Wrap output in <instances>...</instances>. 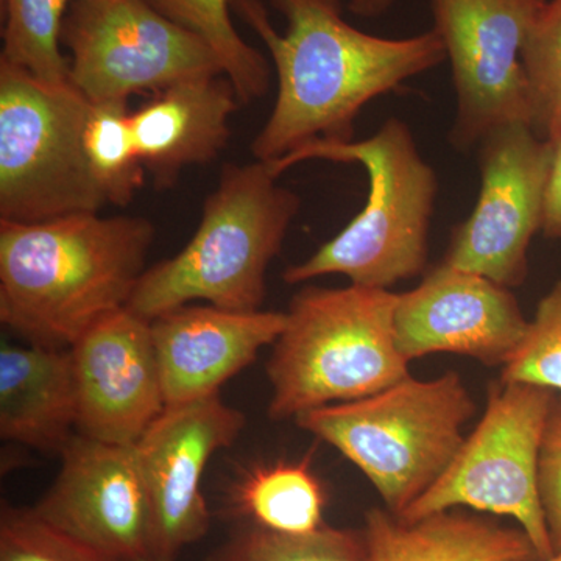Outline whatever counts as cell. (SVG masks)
<instances>
[{"mask_svg":"<svg viewBox=\"0 0 561 561\" xmlns=\"http://www.w3.org/2000/svg\"><path fill=\"white\" fill-rule=\"evenodd\" d=\"M232 13L271 54L278 94L251 144L257 161H276L312 144L354 140L365 105L446 61L434 28L382 38L353 27L343 0H230Z\"/></svg>","mask_w":561,"mask_h":561,"instance_id":"1","label":"cell"},{"mask_svg":"<svg viewBox=\"0 0 561 561\" xmlns=\"http://www.w3.org/2000/svg\"><path fill=\"white\" fill-rule=\"evenodd\" d=\"M153 241L140 217L0 220V321L32 345L70 348L127 308Z\"/></svg>","mask_w":561,"mask_h":561,"instance_id":"2","label":"cell"},{"mask_svg":"<svg viewBox=\"0 0 561 561\" xmlns=\"http://www.w3.org/2000/svg\"><path fill=\"white\" fill-rule=\"evenodd\" d=\"M312 160L360 164L370 192L364 209L335 238L286 268L287 284L342 275L354 286L389 290L426 272L438 179L404 121L391 117L364 140L312 144L265 162L279 179L287 169Z\"/></svg>","mask_w":561,"mask_h":561,"instance_id":"3","label":"cell"},{"mask_svg":"<svg viewBox=\"0 0 561 561\" xmlns=\"http://www.w3.org/2000/svg\"><path fill=\"white\" fill-rule=\"evenodd\" d=\"M300 206V197L278 184L267 162L225 165L190 243L144 272L128 311L147 321L192 301L261 311L268 267Z\"/></svg>","mask_w":561,"mask_h":561,"instance_id":"4","label":"cell"},{"mask_svg":"<svg viewBox=\"0 0 561 561\" xmlns=\"http://www.w3.org/2000/svg\"><path fill=\"white\" fill-rule=\"evenodd\" d=\"M397 302L393 291L354 284L295 294L267 364L268 416L294 420L411 378L394 337Z\"/></svg>","mask_w":561,"mask_h":561,"instance_id":"5","label":"cell"},{"mask_svg":"<svg viewBox=\"0 0 561 561\" xmlns=\"http://www.w3.org/2000/svg\"><path fill=\"white\" fill-rule=\"evenodd\" d=\"M476 402L457 371L411 378L362 400L324 405L294 419L300 430L359 468L400 516L442 478L465 442Z\"/></svg>","mask_w":561,"mask_h":561,"instance_id":"6","label":"cell"},{"mask_svg":"<svg viewBox=\"0 0 561 561\" xmlns=\"http://www.w3.org/2000/svg\"><path fill=\"white\" fill-rule=\"evenodd\" d=\"M91 102L0 62V220L36 224L108 205L84 147Z\"/></svg>","mask_w":561,"mask_h":561,"instance_id":"7","label":"cell"},{"mask_svg":"<svg viewBox=\"0 0 561 561\" xmlns=\"http://www.w3.org/2000/svg\"><path fill=\"white\" fill-rule=\"evenodd\" d=\"M557 393L526 382L491 383L486 408L470 437L401 519L416 522L467 507L511 516L526 531L541 561L556 556L540 496V453Z\"/></svg>","mask_w":561,"mask_h":561,"instance_id":"8","label":"cell"},{"mask_svg":"<svg viewBox=\"0 0 561 561\" xmlns=\"http://www.w3.org/2000/svg\"><path fill=\"white\" fill-rule=\"evenodd\" d=\"M69 79L91 103L128 102L179 81L224 76L201 38L149 0H73L62 22Z\"/></svg>","mask_w":561,"mask_h":561,"instance_id":"9","label":"cell"},{"mask_svg":"<svg viewBox=\"0 0 561 561\" xmlns=\"http://www.w3.org/2000/svg\"><path fill=\"white\" fill-rule=\"evenodd\" d=\"M478 164V202L453 228L442 262L515 289L529 275V247L542 228L552 144L530 125L512 122L479 142Z\"/></svg>","mask_w":561,"mask_h":561,"instance_id":"10","label":"cell"},{"mask_svg":"<svg viewBox=\"0 0 561 561\" xmlns=\"http://www.w3.org/2000/svg\"><path fill=\"white\" fill-rule=\"evenodd\" d=\"M546 0H430L434 31L451 65L456 150L478 147L512 122L530 125L524 39Z\"/></svg>","mask_w":561,"mask_h":561,"instance_id":"11","label":"cell"},{"mask_svg":"<svg viewBox=\"0 0 561 561\" xmlns=\"http://www.w3.org/2000/svg\"><path fill=\"white\" fill-rule=\"evenodd\" d=\"M245 426V413L217 394L165 408L133 445L149 494L154 561L179 560L187 546L208 534L203 474L210 457L234 445Z\"/></svg>","mask_w":561,"mask_h":561,"instance_id":"12","label":"cell"},{"mask_svg":"<svg viewBox=\"0 0 561 561\" xmlns=\"http://www.w3.org/2000/svg\"><path fill=\"white\" fill-rule=\"evenodd\" d=\"M33 512L117 561H154L149 494L133 446L77 434Z\"/></svg>","mask_w":561,"mask_h":561,"instance_id":"13","label":"cell"},{"mask_svg":"<svg viewBox=\"0 0 561 561\" xmlns=\"http://www.w3.org/2000/svg\"><path fill=\"white\" fill-rule=\"evenodd\" d=\"M527 328L529 320L512 289L443 262L419 287L398 294L394 309V337L409 364L427 354L451 353L505 367Z\"/></svg>","mask_w":561,"mask_h":561,"instance_id":"14","label":"cell"},{"mask_svg":"<svg viewBox=\"0 0 561 561\" xmlns=\"http://www.w3.org/2000/svg\"><path fill=\"white\" fill-rule=\"evenodd\" d=\"M77 434L133 446L165 409L150 321L127 308L111 313L70 346Z\"/></svg>","mask_w":561,"mask_h":561,"instance_id":"15","label":"cell"},{"mask_svg":"<svg viewBox=\"0 0 561 561\" xmlns=\"http://www.w3.org/2000/svg\"><path fill=\"white\" fill-rule=\"evenodd\" d=\"M286 312L181 306L150 321L165 408L217 397L221 387L275 345Z\"/></svg>","mask_w":561,"mask_h":561,"instance_id":"16","label":"cell"},{"mask_svg":"<svg viewBox=\"0 0 561 561\" xmlns=\"http://www.w3.org/2000/svg\"><path fill=\"white\" fill-rule=\"evenodd\" d=\"M238 103L227 77L209 76L173 83L133 111L140 161L157 190L172 187L190 165L219 157Z\"/></svg>","mask_w":561,"mask_h":561,"instance_id":"17","label":"cell"},{"mask_svg":"<svg viewBox=\"0 0 561 561\" xmlns=\"http://www.w3.org/2000/svg\"><path fill=\"white\" fill-rule=\"evenodd\" d=\"M77 419L79 404L70 348L2 343L0 437L61 456L77 435Z\"/></svg>","mask_w":561,"mask_h":561,"instance_id":"18","label":"cell"},{"mask_svg":"<svg viewBox=\"0 0 561 561\" xmlns=\"http://www.w3.org/2000/svg\"><path fill=\"white\" fill-rule=\"evenodd\" d=\"M364 534L370 561H541L522 527L456 508L416 522L371 508Z\"/></svg>","mask_w":561,"mask_h":561,"instance_id":"19","label":"cell"},{"mask_svg":"<svg viewBox=\"0 0 561 561\" xmlns=\"http://www.w3.org/2000/svg\"><path fill=\"white\" fill-rule=\"evenodd\" d=\"M231 511L278 534L305 535L324 526L327 493L311 457L254 465L232 485Z\"/></svg>","mask_w":561,"mask_h":561,"instance_id":"20","label":"cell"},{"mask_svg":"<svg viewBox=\"0 0 561 561\" xmlns=\"http://www.w3.org/2000/svg\"><path fill=\"white\" fill-rule=\"evenodd\" d=\"M160 13L201 36L219 58L239 102L264 98L271 84L267 58L251 47L231 21L230 0H149Z\"/></svg>","mask_w":561,"mask_h":561,"instance_id":"21","label":"cell"},{"mask_svg":"<svg viewBox=\"0 0 561 561\" xmlns=\"http://www.w3.org/2000/svg\"><path fill=\"white\" fill-rule=\"evenodd\" d=\"M73 0H2L0 62L44 83L69 84V58L61 51L62 22Z\"/></svg>","mask_w":561,"mask_h":561,"instance_id":"22","label":"cell"},{"mask_svg":"<svg viewBox=\"0 0 561 561\" xmlns=\"http://www.w3.org/2000/svg\"><path fill=\"white\" fill-rule=\"evenodd\" d=\"M84 147L92 175L108 205H128L144 186L147 173L140 161L128 102L91 103Z\"/></svg>","mask_w":561,"mask_h":561,"instance_id":"23","label":"cell"},{"mask_svg":"<svg viewBox=\"0 0 561 561\" xmlns=\"http://www.w3.org/2000/svg\"><path fill=\"white\" fill-rule=\"evenodd\" d=\"M205 561H370L364 530L324 524L305 535L247 526L231 535Z\"/></svg>","mask_w":561,"mask_h":561,"instance_id":"24","label":"cell"},{"mask_svg":"<svg viewBox=\"0 0 561 561\" xmlns=\"http://www.w3.org/2000/svg\"><path fill=\"white\" fill-rule=\"evenodd\" d=\"M530 127L542 139L561 136V0H546L522 51Z\"/></svg>","mask_w":561,"mask_h":561,"instance_id":"25","label":"cell"},{"mask_svg":"<svg viewBox=\"0 0 561 561\" xmlns=\"http://www.w3.org/2000/svg\"><path fill=\"white\" fill-rule=\"evenodd\" d=\"M0 561H117L39 518L33 508L3 502Z\"/></svg>","mask_w":561,"mask_h":561,"instance_id":"26","label":"cell"},{"mask_svg":"<svg viewBox=\"0 0 561 561\" xmlns=\"http://www.w3.org/2000/svg\"><path fill=\"white\" fill-rule=\"evenodd\" d=\"M502 382H526L561 394V279L541 298Z\"/></svg>","mask_w":561,"mask_h":561,"instance_id":"27","label":"cell"},{"mask_svg":"<svg viewBox=\"0 0 561 561\" xmlns=\"http://www.w3.org/2000/svg\"><path fill=\"white\" fill-rule=\"evenodd\" d=\"M540 496L553 551L561 552V394L552 402L540 453Z\"/></svg>","mask_w":561,"mask_h":561,"instance_id":"28","label":"cell"},{"mask_svg":"<svg viewBox=\"0 0 561 561\" xmlns=\"http://www.w3.org/2000/svg\"><path fill=\"white\" fill-rule=\"evenodd\" d=\"M552 165L546 192L545 219L541 232L548 239L561 241V136L552 139Z\"/></svg>","mask_w":561,"mask_h":561,"instance_id":"29","label":"cell"},{"mask_svg":"<svg viewBox=\"0 0 561 561\" xmlns=\"http://www.w3.org/2000/svg\"><path fill=\"white\" fill-rule=\"evenodd\" d=\"M397 0H348V9L351 14L364 20H376L383 14L389 13L393 9Z\"/></svg>","mask_w":561,"mask_h":561,"instance_id":"30","label":"cell"},{"mask_svg":"<svg viewBox=\"0 0 561 561\" xmlns=\"http://www.w3.org/2000/svg\"><path fill=\"white\" fill-rule=\"evenodd\" d=\"M546 561H561V552L556 553V556H553L552 559Z\"/></svg>","mask_w":561,"mask_h":561,"instance_id":"31","label":"cell"}]
</instances>
